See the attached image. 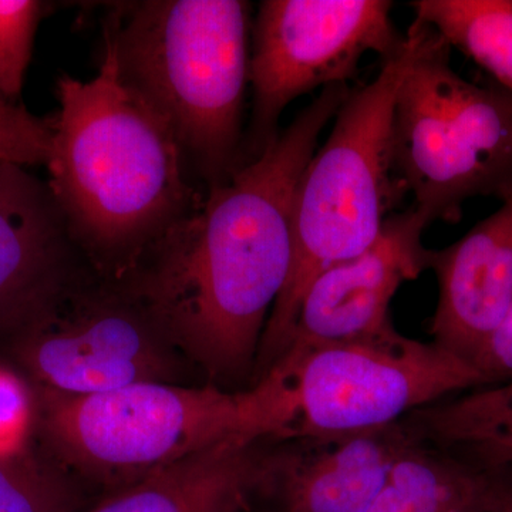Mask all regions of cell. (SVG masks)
<instances>
[{"label": "cell", "mask_w": 512, "mask_h": 512, "mask_svg": "<svg viewBox=\"0 0 512 512\" xmlns=\"http://www.w3.org/2000/svg\"><path fill=\"white\" fill-rule=\"evenodd\" d=\"M352 92L320 90L264 153L207 190L197 211L121 279L164 338L215 379L247 372L292 265V207L320 134Z\"/></svg>", "instance_id": "obj_1"}, {"label": "cell", "mask_w": 512, "mask_h": 512, "mask_svg": "<svg viewBox=\"0 0 512 512\" xmlns=\"http://www.w3.org/2000/svg\"><path fill=\"white\" fill-rule=\"evenodd\" d=\"M56 94L46 183L86 261L120 281L207 190L163 117L123 82L106 39L96 76L62 74Z\"/></svg>", "instance_id": "obj_2"}, {"label": "cell", "mask_w": 512, "mask_h": 512, "mask_svg": "<svg viewBox=\"0 0 512 512\" xmlns=\"http://www.w3.org/2000/svg\"><path fill=\"white\" fill-rule=\"evenodd\" d=\"M251 12L245 0H143L104 19L121 79L170 126L205 190L242 167Z\"/></svg>", "instance_id": "obj_3"}, {"label": "cell", "mask_w": 512, "mask_h": 512, "mask_svg": "<svg viewBox=\"0 0 512 512\" xmlns=\"http://www.w3.org/2000/svg\"><path fill=\"white\" fill-rule=\"evenodd\" d=\"M417 46L410 25L399 55L383 62L376 79L350 92L328 140L301 175L292 207V265L269 316L259 366L269 369L288 346L303 295L316 276L375 244L406 190L392 157L394 101Z\"/></svg>", "instance_id": "obj_4"}, {"label": "cell", "mask_w": 512, "mask_h": 512, "mask_svg": "<svg viewBox=\"0 0 512 512\" xmlns=\"http://www.w3.org/2000/svg\"><path fill=\"white\" fill-rule=\"evenodd\" d=\"M487 384L436 343H291L252 387L259 440L326 439L393 426L450 393Z\"/></svg>", "instance_id": "obj_5"}, {"label": "cell", "mask_w": 512, "mask_h": 512, "mask_svg": "<svg viewBox=\"0 0 512 512\" xmlns=\"http://www.w3.org/2000/svg\"><path fill=\"white\" fill-rule=\"evenodd\" d=\"M412 25L416 52L393 109L394 173L430 225L457 224L471 198L512 195V94L468 82L446 40Z\"/></svg>", "instance_id": "obj_6"}, {"label": "cell", "mask_w": 512, "mask_h": 512, "mask_svg": "<svg viewBox=\"0 0 512 512\" xmlns=\"http://www.w3.org/2000/svg\"><path fill=\"white\" fill-rule=\"evenodd\" d=\"M47 434L89 476L127 485L221 443L255 444L254 394L144 382L70 397L45 392Z\"/></svg>", "instance_id": "obj_7"}, {"label": "cell", "mask_w": 512, "mask_h": 512, "mask_svg": "<svg viewBox=\"0 0 512 512\" xmlns=\"http://www.w3.org/2000/svg\"><path fill=\"white\" fill-rule=\"evenodd\" d=\"M386 0H264L252 19L248 84L252 110L242 146L251 163L278 138L282 113L303 94L346 84L360 60L383 62L406 42Z\"/></svg>", "instance_id": "obj_8"}, {"label": "cell", "mask_w": 512, "mask_h": 512, "mask_svg": "<svg viewBox=\"0 0 512 512\" xmlns=\"http://www.w3.org/2000/svg\"><path fill=\"white\" fill-rule=\"evenodd\" d=\"M22 333L25 362L47 392L94 396L164 376L163 332L116 279L107 286L79 282Z\"/></svg>", "instance_id": "obj_9"}, {"label": "cell", "mask_w": 512, "mask_h": 512, "mask_svg": "<svg viewBox=\"0 0 512 512\" xmlns=\"http://www.w3.org/2000/svg\"><path fill=\"white\" fill-rule=\"evenodd\" d=\"M429 225L414 207L392 214L375 244L316 276L299 303L288 346L402 338L390 320V303L406 282L430 269L431 249L421 241Z\"/></svg>", "instance_id": "obj_10"}, {"label": "cell", "mask_w": 512, "mask_h": 512, "mask_svg": "<svg viewBox=\"0 0 512 512\" xmlns=\"http://www.w3.org/2000/svg\"><path fill=\"white\" fill-rule=\"evenodd\" d=\"M80 258L46 181L0 163V332H25L52 311L79 284Z\"/></svg>", "instance_id": "obj_11"}, {"label": "cell", "mask_w": 512, "mask_h": 512, "mask_svg": "<svg viewBox=\"0 0 512 512\" xmlns=\"http://www.w3.org/2000/svg\"><path fill=\"white\" fill-rule=\"evenodd\" d=\"M430 269L439 282L433 343L471 363L512 305V195L453 245L431 249Z\"/></svg>", "instance_id": "obj_12"}, {"label": "cell", "mask_w": 512, "mask_h": 512, "mask_svg": "<svg viewBox=\"0 0 512 512\" xmlns=\"http://www.w3.org/2000/svg\"><path fill=\"white\" fill-rule=\"evenodd\" d=\"M292 453L269 461L286 512H369L400 456L413 441L396 427L296 440Z\"/></svg>", "instance_id": "obj_13"}, {"label": "cell", "mask_w": 512, "mask_h": 512, "mask_svg": "<svg viewBox=\"0 0 512 512\" xmlns=\"http://www.w3.org/2000/svg\"><path fill=\"white\" fill-rule=\"evenodd\" d=\"M269 478L254 444L225 440L127 485L87 512H239Z\"/></svg>", "instance_id": "obj_14"}, {"label": "cell", "mask_w": 512, "mask_h": 512, "mask_svg": "<svg viewBox=\"0 0 512 512\" xmlns=\"http://www.w3.org/2000/svg\"><path fill=\"white\" fill-rule=\"evenodd\" d=\"M490 483V477L412 444L369 512H487Z\"/></svg>", "instance_id": "obj_15"}, {"label": "cell", "mask_w": 512, "mask_h": 512, "mask_svg": "<svg viewBox=\"0 0 512 512\" xmlns=\"http://www.w3.org/2000/svg\"><path fill=\"white\" fill-rule=\"evenodd\" d=\"M414 22L429 26L512 94V0H416Z\"/></svg>", "instance_id": "obj_16"}, {"label": "cell", "mask_w": 512, "mask_h": 512, "mask_svg": "<svg viewBox=\"0 0 512 512\" xmlns=\"http://www.w3.org/2000/svg\"><path fill=\"white\" fill-rule=\"evenodd\" d=\"M426 436L467 447L488 466L512 460V379L413 413Z\"/></svg>", "instance_id": "obj_17"}, {"label": "cell", "mask_w": 512, "mask_h": 512, "mask_svg": "<svg viewBox=\"0 0 512 512\" xmlns=\"http://www.w3.org/2000/svg\"><path fill=\"white\" fill-rule=\"evenodd\" d=\"M22 451L0 456V512H72L67 484Z\"/></svg>", "instance_id": "obj_18"}, {"label": "cell", "mask_w": 512, "mask_h": 512, "mask_svg": "<svg viewBox=\"0 0 512 512\" xmlns=\"http://www.w3.org/2000/svg\"><path fill=\"white\" fill-rule=\"evenodd\" d=\"M49 5L39 0H0V89L18 101L32 60L40 20Z\"/></svg>", "instance_id": "obj_19"}, {"label": "cell", "mask_w": 512, "mask_h": 512, "mask_svg": "<svg viewBox=\"0 0 512 512\" xmlns=\"http://www.w3.org/2000/svg\"><path fill=\"white\" fill-rule=\"evenodd\" d=\"M55 116L39 117L0 89V163L46 165L52 154Z\"/></svg>", "instance_id": "obj_20"}, {"label": "cell", "mask_w": 512, "mask_h": 512, "mask_svg": "<svg viewBox=\"0 0 512 512\" xmlns=\"http://www.w3.org/2000/svg\"><path fill=\"white\" fill-rule=\"evenodd\" d=\"M32 420V403L25 384L0 369V456L18 453Z\"/></svg>", "instance_id": "obj_21"}, {"label": "cell", "mask_w": 512, "mask_h": 512, "mask_svg": "<svg viewBox=\"0 0 512 512\" xmlns=\"http://www.w3.org/2000/svg\"><path fill=\"white\" fill-rule=\"evenodd\" d=\"M471 363L487 384L512 379V305Z\"/></svg>", "instance_id": "obj_22"}, {"label": "cell", "mask_w": 512, "mask_h": 512, "mask_svg": "<svg viewBox=\"0 0 512 512\" xmlns=\"http://www.w3.org/2000/svg\"><path fill=\"white\" fill-rule=\"evenodd\" d=\"M487 512H512V484L491 480Z\"/></svg>", "instance_id": "obj_23"}, {"label": "cell", "mask_w": 512, "mask_h": 512, "mask_svg": "<svg viewBox=\"0 0 512 512\" xmlns=\"http://www.w3.org/2000/svg\"><path fill=\"white\" fill-rule=\"evenodd\" d=\"M511 464H512V460H511Z\"/></svg>", "instance_id": "obj_24"}]
</instances>
